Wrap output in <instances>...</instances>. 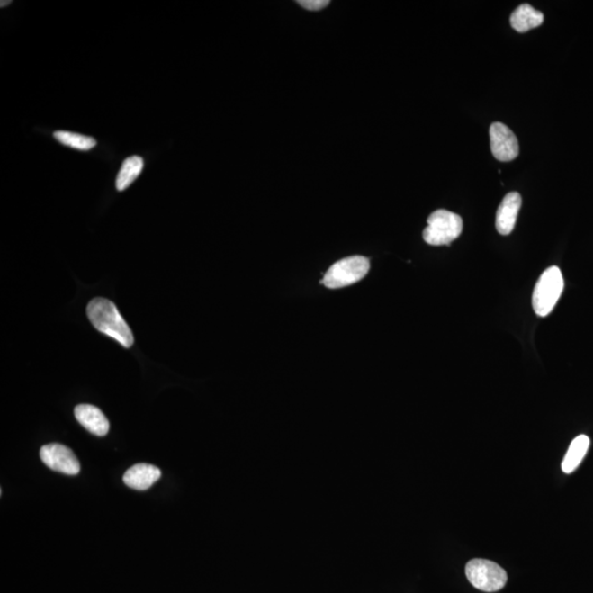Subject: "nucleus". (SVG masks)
Segmentation results:
<instances>
[{
  "mask_svg": "<svg viewBox=\"0 0 593 593\" xmlns=\"http://www.w3.org/2000/svg\"><path fill=\"white\" fill-rule=\"evenodd\" d=\"M87 315L92 325L101 333L106 334L123 347L130 348L134 337L131 328L119 312L116 305L108 299L94 298L87 307Z\"/></svg>",
  "mask_w": 593,
  "mask_h": 593,
  "instance_id": "nucleus-1",
  "label": "nucleus"
},
{
  "mask_svg": "<svg viewBox=\"0 0 593 593\" xmlns=\"http://www.w3.org/2000/svg\"><path fill=\"white\" fill-rule=\"evenodd\" d=\"M463 220L458 214L440 209L427 218L423 238L430 246H450L461 236Z\"/></svg>",
  "mask_w": 593,
  "mask_h": 593,
  "instance_id": "nucleus-3",
  "label": "nucleus"
},
{
  "mask_svg": "<svg viewBox=\"0 0 593 593\" xmlns=\"http://www.w3.org/2000/svg\"><path fill=\"white\" fill-rule=\"evenodd\" d=\"M40 457L49 468L64 475L75 476L81 472V463L76 455L66 445L58 443L44 445L40 451Z\"/></svg>",
  "mask_w": 593,
  "mask_h": 593,
  "instance_id": "nucleus-6",
  "label": "nucleus"
},
{
  "mask_svg": "<svg viewBox=\"0 0 593 593\" xmlns=\"http://www.w3.org/2000/svg\"><path fill=\"white\" fill-rule=\"evenodd\" d=\"M9 4H12V2H4V0H3V2L0 3V7L2 8L6 7L8 6Z\"/></svg>",
  "mask_w": 593,
  "mask_h": 593,
  "instance_id": "nucleus-16",
  "label": "nucleus"
},
{
  "mask_svg": "<svg viewBox=\"0 0 593 593\" xmlns=\"http://www.w3.org/2000/svg\"><path fill=\"white\" fill-rule=\"evenodd\" d=\"M589 446V437L584 435L578 436L568 447L564 461L562 463V472L565 473L574 472L584 460Z\"/></svg>",
  "mask_w": 593,
  "mask_h": 593,
  "instance_id": "nucleus-12",
  "label": "nucleus"
},
{
  "mask_svg": "<svg viewBox=\"0 0 593 593\" xmlns=\"http://www.w3.org/2000/svg\"><path fill=\"white\" fill-rule=\"evenodd\" d=\"M564 278L557 266L548 267L538 279L533 292L532 305L538 317H547L554 310L564 292Z\"/></svg>",
  "mask_w": 593,
  "mask_h": 593,
  "instance_id": "nucleus-2",
  "label": "nucleus"
},
{
  "mask_svg": "<svg viewBox=\"0 0 593 593\" xmlns=\"http://www.w3.org/2000/svg\"><path fill=\"white\" fill-rule=\"evenodd\" d=\"M521 204L522 198L519 193H509L503 198L496 216L497 231L502 236H509L515 229Z\"/></svg>",
  "mask_w": 593,
  "mask_h": 593,
  "instance_id": "nucleus-8",
  "label": "nucleus"
},
{
  "mask_svg": "<svg viewBox=\"0 0 593 593\" xmlns=\"http://www.w3.org/2000/svg\"><path fill=\"white\" fill-rule=\"evenodd\" d=\"M490 133L491 152L498 161L510 162L519 156V142L506 124L492 123Z\"/></svg>",
  "mask_w": 593,
  "mask_h": 593,
  "instance_id": "nucleus-7",
  "label": "nucleus"
},
{
  "mask_svg": "<svg viewBox=\"0 0 593 593\" xmlns=\"http://www.w3.org/2000/svg\"><path fill=\"white\" fill-rule=\"evenodd\" d=\"M297 4L310 12H319V10L326 8L330 2L328 0H298Z\"/></svg>",
  "mask_w": 593,
  "mask_h": 593,
  "instance_id": "nucleus-15",
  "label": "nucleus"
},
{
  "mask_svg": "<svg viewBox=\"0 0 593 593\" xmlns=\"http://www.w3.org/2000/svg\"><path fill=\"white\" fill-rule=\"evenodd\" d=\"M543 22H544V14L528 4H523L520 7H517L510 18L512 28L521 33L540 27Z\"/></svg>",
  "mask_w": 593,
  "mask_h": 593,
  "instance_id": "nucleus-11",
  "label": "nucleus"
},
{
  "mask_svg": "<svg viewBox=\"0 0 593 593\" xmlns=\"http://www.w3.org/2000/svg\"><path fill=\"white\" fill-rule=\"evenodd\" d=\"M161 476L162 472L158 467L149 463H137L124 473L123 482L134 490L144 491L151 488Z\"/></svg>",
  "mask_w": 593,
  "mask_h": 593,
  "instance_id": "nucleus-9",
  "label": "nucleus"
},
{
  "mask_svg": "<svg viewBox=\"0 0 593 593\" xmlns=\"http://www.w3.org/2000/svg\"><path fill=\"white\" fill-rule=\"evenodd\" d=\"M371 264L364 256H351L338 261L328 269L321 283L327 288L338 289L354 285L370 272Z\"/></svg>",
  "mask_w": 593,
  "mask_h": 593,
  "instance_id": "nucleus-4",
  "label": "nucleus"
},
{
  "mask_svg": "<svg viewBox=\"0 0 593 593\" xmlns=\"http://www.w3.org/2000/svg\"><path fill=\"white\" fill-rule=\"evenodd\" d=\"M54 138L58 139L63 146L79 149V151H89V149L96 147V139L82 136V134L58 131L54 132Z\"/></svg>",
  "mask_w": 593,
  "mask_h": 593,
  "instance_id": "nucleus-14",
  "label": "nucleus"
},
{
  "mask_svg": "<svg viewBox=\"0 0 593 593\" xmlns=\"http://www.w3.org/2000/svg\"><path fill=\"white\" fill-rule=\"evenodd\" d=\"M144 161L141 157H131L123 162L121 171L118 173L116 186L119 192L124 191L136 181L143 171Z\"/></svg>",
  "mask_w": 593,
  "mask_h": 593,
  "instance_id": "nucleus-13",
  "label": "nucleus"
},
{
  "mask_svg": "<svg viewBox=\"0 0 593 593\" xmlns=\"http://www.w3.org/2000/svg\"><path fill=\"white\" fill-rule=\"evenodd\" d=\"M466 576L478 590L496 592L502 589L508 581V575L495 562L476 558L468 562Z\"/></svg>",
  "mask_w": 593,
  "mask_h": 593,
  "instance_id": "nucleus-5",
  "label": "nucleus"
},
{
  "mask_svg": "<svg viewBox=\"0 0 593 593\" xmlns=\"http://www.w3.org/2000/svg\"><path fill=\"white\" fill-rule=\"evenodd\" d=\"M75 417L87 431L97 436H104L111 425L101 409L92 405H79L75 408Z\"/></svg>",
  "mask_w": 593,
  "mask_h": 593,
  "instance_id": "nucleus-10",
  "label": "nucleus"
}]
</instances>
